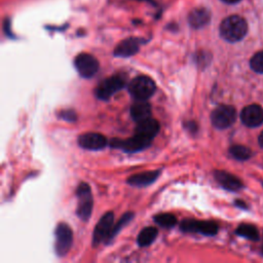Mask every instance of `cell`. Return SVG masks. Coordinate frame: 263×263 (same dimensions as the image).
I'll list each match as a JSON object with an SVG mask.
<instances>
[{
  "label": "cell",
  "mask_w": 263,
  "mask_h": 263,
  "mask_svg": "<svg viewBox=\"0 0 263 263\" xmlns=\"http://www.w3.org/2000/svg\"><path fill=\"white\" fill-rule=\"evenodd\" d=\"M214 175H215V178H216L217 182L225 189L236 192L243 187L241 180L227 172L216 171Z\"/></svg>",
  "instance_id": "2e32d148"
},
{
  "label": "cell",
  "mask_w": 263,
  "mask_h": 263,
  "mask_svg": "<svg viewBox=\"0 0 263 263\" xmlns=\"http://www.w3.org/2000/svg\"><path fill=\"white\" fill-rule=\"evenodd\" d=\"M156 86L154 81L148 76H138L129 84L130 94L137 100H147L155 92Z\"/></svg>",
  "instance_id": "3957f363"
},
{
  "label": "cell",
  "mask_w": 263,
  "mask_h": 263,
  "mask_svg": "<svg viewBox=\"0 0 263 263\" xmlns=\"http://www.w3.org/2000/svg\"><path fill=\"white\" fill-rule=\"evenodd\" d=\"M131 115L137 123L143 122L151 116V106L146 100H138L131 107Z\"/></svg>",
  "instance_id": "ac0fdd59"
},
{
  "label": "cell",
  "mask_w": 263,
  "mask_h": 263,
  "mask_svg": "<svg viewBox=\"0 0 263 263\" xmlns=\"http://www.w3.org/2000/svg\"><path fill=\"white\" fill-rule=\"evenodd\" d=\"M76 197L78 200L76 214L81 220L87 221L93 211V196L89 184L81 182L76 189Z\"/></svg>",
  "instance_id": "7a4b0ae2"
},
{
  "label": "cell",
  "mask_w": 263,
  "mask_h": 263,
  "mask_svg": "<svg viewBox=\"0 0 263 263\" xmlns=\"http://www.w3.org/2000/svg\"><path fill=\"white\" fill-rule=\"evenodd\" d=\"M251 68L258 73H263V52H259L253 56L250 61Z\"/></svg>",
  "instance_id": "cb8c5ba5"
},
{
  "label": "cell",
  "mask_w": 263,
  "mask_h": 263,
  "mask_svg": "<svg viewBox=\"0 0 263 263\" xmlns=\"http://www.w3.org/2000/svg\"><path fill=\"white\" fill-rule=\"evenodd\" d=\"M142 40L136 37H130L117 44L114 50V56L118 58H129L136 55L139 50Z\"/></svg>",
  "instance_id": "4fadbf2b"
},
{
  "label": "cell",
  "mask_w": 263,
  "mask_h": 263,
  "mask_svg": "<svg viewBox=\"0 0 263 263\" xmlns=\"http://www.w3.org/2000/svg\"><path fill=\"white\" fill-rule=\"evenodd\" d=\"M138 2H150V0H138Z\"/></svg>",
  "instance_id": "83f0119b"
},
{
  "label": "cell",
  "mask_w": 263,
  "mask_h": 263,
  "mask_svg": "<svg viewBox=\"0 0 263 263\" xmlns=\"http://www.w3.org/2000/svg\"><path fill=\"white\" fill-rule=\"evenodd\" d=\"M220 35L228 42H237L242 40L248 32V24L240 16H230L224 19L220 24Z\"/></svg>",
  "instance_id": "6da1fadb"
},
{
  "label": "cell",
  "mask_w": 263,
  "mask_h": 263,
  "mask_svg": "<svg viewBox=\"0 0 263 263\" xmlns=\"http://www.w3.org/2000/svg\"><path fill=\"white\" fill-rule=\"evenodd\" d=\"M55 235H56L55 248H56L57 255L59 256L66 255L69 252L73 242V234L70 226L66 223H60L56 228Z\"/></svg>",
  "instance_id": "52a82bcc"
},
{
  "label": "cell",
  "mask_w": 263,
  "mask_h": 263,
  "mask_svg": "<svg viewBox=\"0 0 263 263\" xmlns=\"http://www.w3.org/2000/svg\"><path fill=\"white\" fill-rule=\"evenodd\" d=\"M126 84V80L121 75H113L104 79L95 91L96 97L100 100L107 101L109 100L115 93L121 91Z\"/></svg>",
  "instance_id": "277c9868"
},
{
  "label": "cell",
  "mask_w": 263,
  "mask_h": 263,
  "mask_svg": "<svg viewBox=\"0 0 263 263\" xmlns=\"http://www.w3.org/2000/svg\"><path fill=\"white\" fill-rule=\"evenodd\" d=\"M74 65L79 75L83 78L93 77L99 70L98 60L94 56L85 53L79 54L75 58Z\"/></svg>",
  "instance_id": "5b68a950"
},
{
  "label": "cell",
  "mask_w": 263,
  "mask_h": 263,
  "mask_svg": "<svg viewBox=\"0 0 263 263\" xmlns=\"http://www.w3.org/2000/svg\"><path fill=\"white\" fill-rule=\"evenodd\" d=\"M211 14L205 8H198L193 10L188 16L189 25L195 29H201L210 23Z\"/></svg>",
  "instance_id": "9a60e30c"
},
{
  "label": "cell",
  "mask_w": 263,
  "mask_h": 263,
  "mask_svg": "<svg viewBox=\"0 0 263 263\" xmlns=\"http://www.w3.org/2000/svg\"><path fill=\"white\" fill-rule=\"evenodd\" d=\"M181 229L185 232H198L204 235H215L218 232V225L211 221H199L185 219L181 223Z\"/></svg>",
  "instance_id": "9c48e42d"
},
{
  "label": "cell",
  "mask_w": 263,
  "mask_h": 263,
  "mask_svg": "<svg viewBox=\"0 0 263 263\" xmlns=\"http://www.w3.org/2000/svg\"><path fill=\"white\" fill-rule=\"evenodd\" d=\"M150 143H151V140L135 134L134 137L127 140L113 139L110 145L113 148H121L127 152H137L147 148L150 145Z\"/></svg>",
  "instance_id": "30bf717a"
},
{
  "label": "cell",
  "mask_w": 263,
  "mask_h": 263,
  "mask_svg": "<svg viewBox=\"0 0 263 263\" xmlns=\"http://www.w3.org/2000/svg\"><path fill=\"white\" fill-rule=\"evenodd\" d=\"M236 233L243 237H246L251 241H257L259 237L258 230L255 226L250 224H242L237 227Z\"/></svg>",
  "instance_id": "ffe728a7"
},
{
  "label": "cell",
  "mask_w": 263,
  "mask_h": 263,
  "mask_svg": "<svg viewBox=\"0 0 263 263\" xmlns=\"http://www.w3.org/2000/svg\"><path fill=\"white\" fill-rule=\"evenodd\" d=\"M258 141H259V144H260V146L263 148V132L261 133V135L259 136V139H258Z\"/></svg>",
  "instance_id": "4316f807"
},
{
  "label": "cell",
  "mask_w": 263,
  "mask_h": 263,
  "mask_svg": "<svg viewBox=\"0 0 263 263\" xmlns=\"http://www.w3.org/2000/svg\"><path fill=\"white\" fill-rule=\"evenodd\" d=\"M221 2L226 4V5H235V4L241 3L242 0H221Z\"/></svg>",
  "instance_id": "484cf974"
},
{
  "label": "cell",
  "mask_w": 263,
  "mask_h": 263,
  "mask_svg": "<svg viewBox=\"0 0 263 263\" xmlns=\"http://www.w3.org/2000/svg\"><path fill=\"white\" fill-rule=\"evenodd\" d=\"M133 217H134L133 213H127V214H125V215L121 218V220L116 223V225L112 228V231H111V233H110V236H109L108 242H109L110 240H112V238L118 233V231H119L123 227H125V225H127V224L133 219Z\"/></svg>",
  "instance_id": "603a6c76"
},
{
  "label": "cell",
  "mask_w": 263,
  "mask_h": 263,
  "mask_svg": "<svg viewBox=\"0 0 263 263\" xmlns=\"http://www.w3.org/2000/svg\"><path fill=\"white\" fill-rule=\"evenodd\" d=\"M78 144L83 149L101 150L106 147L107 139L98 133H86L79 136Z\"/></svg>",
  "instance_id": "7c38bea8"
},
{
  "label": "cell",
  "mask_w": 263,
  "mask_h": 263,
  "mask_svg": "<svg viewBox=\"0 0 263 263\" xmlns=\"http://www.w3.org/2000/svg\"><path fill=\"white\" fill-rule=\"evenodd\" d=\"M241 119L244 125L250 128H256L263 123V109L259 105L253 104L245 107L241 113Z\"/></svg>",
  "instance_id": "8fae6325"
},
{
  "label": "cell",
  "mask_w": 263,
  "mask_h": 263,
  "mask_svg": "<svg viewBox=\"0 0 263 263\" xmlns=\"http://www.w3.org/2000/svg\"><path fill=\"white\" fill-rule=\"evenodd\" d=\"M59 117L70 123H73L76 121V114L73 110H63L59 113Z\"/></svg>",
  "instance_id": "d4e9b609"
},
{
  "label": "cell",
  "mask_w": 263,
  "mask_h": 263,
  "mask_svg": "<svg viewBox=\"0 0 263 263\" xmlns=\"http://www.w3.org/2000/svg\"><path fill=\"white\" fill-rule=\"evenodd\" d=\"M159 176V171H151L144 172L140 174H136L128 179V183L135 187H144L152 184Z\"/></svg>",
  "instance_id": "e0dca14e"
},
{
  "label": "cell",
  "mask_w": 263,
  "mask_h": 263,
  "mask_svg": "<svg viewBox=\"0 0 263 263\" xmlns=\"http://www.w3.org/2000/svg\"><path fill=\"white\" fill-rule=\"evenodd\" d=\"M230 154L232 155V157H234L235 159L238 160H246L249 159L251 157V150L243 145H233L230 147L229 149Z\"/></svg>",
  "instance_id": "44dd1931"
},
{
  "label": "cell",
  "mask_w": 263,
  "mask_h": 263,
  "mask_svg": "<svg viewBox=\"0 0 263 263\" xmlns=\"http://www.w3.org/2000/svg\"><path fill=\"white\" fill-rule=\"evenodd\" d=\"M154 221L164 228H172L177 223V219L172 214H159L154 217Z\"/></svg>",
  "instance_id": "7402d4cb"
},
{
  "label": "cell",
  "mask_w": 263,
  "mask_h": 263,
  "mask_svg": "<svg viewBox=\"0 0 263 263\" xmlns=\"http://www.w3.org/2000/svg\"><path fill=\"white\" fill-rule=\"evenodd\" d=\"M157 234H158V231L155 227H152V226L145 227L139 233V235L137 237V243L140 247H147L155 241Z\"/></svg>",
  "instance_id": "d6986e66"
},
{
  "label": "cell",
  "mask_w": 263,
  "mask_h": 263,
  "mask_svg": "<svg viewBox=\"0 0 263 263\" xmlns=\"http://www.w3.org/2000/svg\"><path fill=\"white\" fill-rule=\"evenodd\" d=\"M159 129L160 127L158 122L150 117L143 122L138 123V126L136 128V135L152 140L158 134Z\"/></svg>",
  "instance_id": "5bb4252c"
},
{
  "label": "cell",
  "mask_w": 263,
  "mask_h": 263,
  "mask_svg": "<svg viewBox=\"0 0 263 263\" xmlns=\"http://www.w3.org/2000/svg\"><path fill=\"white\" fill-rule=\"evenodd\" d=\"M236 119V111L232 106L221 105L217 107L211 115L212 124L215 128L223 130L229 128Z\"/></svg>",
  "instance_id": "8992f818"
},
{
  "label": "cell",
  "mask_w": 263,
  "mask_h": 263,
  "mask_svg": "<svg viewBox=\"0 0 263 263\" xmlns=\"http://www.w3.org/2000/svg\"><path fill=\"white\" fill-rule=\"evenodd\" d=\"M113 222H114V216L112 212L105 213L102 218L97 223L94 234H93V245L97 246L102 242L108 243L110 233L113 228Z\"/></svg>",
  "instance_id": "ba28073f"
}]
</instances>
